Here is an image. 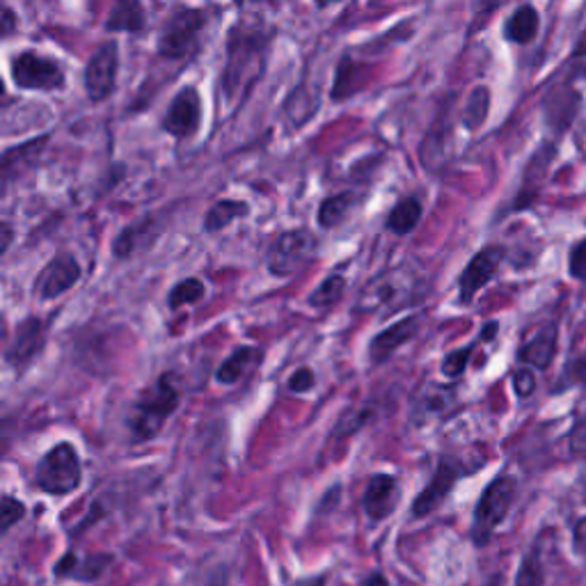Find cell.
I'll return each mask as SVG.
<instances>
[{
  "label": "cell",
  "mask_w": 586,
  "mask_h": 586,
  "mask_svg": "<svg viewBox=\"0 0 586 586\" xmlns=\"http://www.w3.org/2000/svg\"><path fill=\"white\" fill-rule=\"evenodd\" d=\"M117 72H119L117 44L106 42L87 60V67H85L87 97L97 104L108 99L115 92V85H117Z\"/></svg>",
  "instance_id": "7c38bea8"
},
{
  "label": "cell",
  "mask_w": 586,
  "mask_h": 586,
  "mask_svg": "<svg viewBox=\"0 0 586 586\" xmlns=\"http://www.w3.org/2000/svg\"><path fill=\"white\" fill-rule=\"evenodd\" d=\"M262 351L255 347H238L223 364L219 372H215V381L221 385H236L251 369L259 362Z\"/></svg>",
  "instance_id": "603a6c76"
},
{
  "label": "cell",
  "mask_w": 586,
  "mask_h": 586,
  "mask_svg": "<svg viewBox=\"0 0 586 586\" xmlns=\"http://www.w3.org/2000/svg\"><path fill=\"white\" fill-rule=\"evenodd\" d=\"M113 554H89V557H78L76 552H67L63 560L53 566V575L60 579H76V582H97L102 579L108 568L113 566Z\"/></svg>",
  "instance_id": "ac0fdd59"
},
{
  "label": "cell",
  "mask_w": 586,
  "mask_h": 586,
  "mask_svg": "<svg viewBox=\"0 0 586 586\" xmlns=\"http://www.w3.org/2000/svg\"><path fill=\"white\" fill-rule=\"evenodd\" d=\"M83 481V460L72 443L53 445L35 468V483L46 496L63 498Z\"/></svg>",
  "instance_id": "5b68a950"
},
{
  "label": "cell",
  "mask_w": 586,
  "mask_h": 586,
  "mask_svg": "<svg viewBox=\"0 0 586 586\" xmlns=\"http://www.w3.org/2000/svg\"><path fill=\"white\" fill-rule=\"evenodd\" d=\"M575 55H577V57L586 55V28H584V33L579 35V40H577V44H575Z\"/></svg>",
  "instance_id": "ee69618b"
},
{
  "label": "cell",
  "mask_w": 586,
  "mask_h": 586,
  "mask_svg": "<svg viewBox=\"0 0 586 586\" xmlns=\"http://www.w3.org/2000/svg\"><path fill=\"white\" fill-rule=\"evenodd\" d=\"M362 586H390V579L383 575V573H372V575H369L366 579H364V584Z\"/></svg>",
  "instance_id": "b9f144b4"
},
{
  "label": "cell",
  "mask_w": 586,
  "mask_h": 586,
  "mask_svg": "<svg viewBox=\"0 0 586 586\" xmlns=\"http://www.w3.org/2000/svg\"><path fill=\"white\" fill-rule=\"evenodd\" d=\"M317 106H319V102H317L315 92H310L305 85H300L289 95V99L285 104V110L291 117L294 125L300 127L317 113Z\"/></svg>",
  "instance_id": "f1b7e54d"
},
{
  "label": "cell",
  "mask_w": 586,
  "mask_h": 586,
  "mask_svg": "<svg viewBox=\"0 0 586 586\" xmlns=\"http://www.w3.org/2000/svg\"><path fill=\"white\" fill-rule=\"evenodd\" d=\"M268 42L270 38L262 28L236 25L232 30L227 42V67L223 74V92L227 99H236L262 76Z\"/></svg>",
  "instance_id": "6da1fadb"
},
{
  "label": "cell",
  "mask_w": 586,
  "mask_h": 586,
  "mask_svg": "<svg viewBox=\"0 0 586 586\" xmlns=\"http://www.w3.org/2000/svg\"><path fill=\"white\" fill-rule=\"evenodd\" d=\"M315 385H317V376H315L312 369H307V366L296 369L294 376L289 379V392H294V394L310 392Z\"/></svg>",
  "instance_id": "74e56055"
},
{
  "label": "cell",
  "mask_w": 586,
  "mask_h": 586,
  "mask_svg": "<svg viewBox=\"0 0 586 586\" xmlns=\"http://www.w3.org/2000/svg\"><path fill=\"white\" fill-rule=\"evenodd\" d=\"M475 349H477V342H472V344H468V347H460V349L447 353L445 360H443V364H440L443 376L456 381V379H460L462 374H466V372H468V364H470V360H472Z\"/></svg>",
  "instance_id": "d6a6232c"
},
{
  "label": "cell",
  "mask_w": 586,
  "mask_h": 586,
  "mask_svg": "<svg viewBox=\"0 0 586 586\" xmlns=\"http://www.w3.org/2000/svg\"><path fill=\"white\" fill-rule=\"evenodd\" d=\"M398 498H401V488L394 475L387 472L372 475L364 486L362 511L372 522H381L396 511Z\"/></svg>",
  "instance_id": "5bb4252c"
},
{
  "label": "cell",
  "mask_w": 586,
  "mask_h": 586,
  "mask_svg": "<svg viewBox=\"0 0 586 586\" xmlns=\"http://www.w3.org/2000/svg\"><path fill=\"white\" fill-rule=\"evenodd\" d=\"M46 330L49 326L40 317H25L14 332V339L10 342L6 351V362L17 369V372H23L30 364H33L44 347H46Z\"/></svg>",
  "instance_id": "4fadbf2b"
},
{
  "label": "cell",
  "mask_w": 586,
  "mask_h": 586,
  "mask_svg": "<svg viewBox=\"0 0 586 586\" xmlns=\"http://www.w3.org/2000/svg\"><path fill=\"white\" fill-rule=\"evenodd\" d=\"M575 385H586V349L566 364L560 390L575 387Z\"/></svg>",
  "instance_id": "8d00e7d4"
},
{
  "label": "cell",
  "mask_w": 586,
  "mask_h": 586,
  "mask_svg": "<svg viewBox=\"0 0 586 586\" xmlns=\"http://www.w3.org/2000/svg\"><path fill=\"white\" fill-rule=\"evenodd\" d=\"M417 291H419V283L413 273L404 268L381 273L358 296L355 312L358 315H381V312L401 310V307L411 305V300L417 298Z\"/></svg>",
  "instance_id": "277c9868"
},
{
  "label": "cell",
  "mask_w": 586,
  "mask_h": 586,
  "mask_svg": "<svg viewBox=\"0 0 586 586\" xmlns=\"http://www.w3.org/2000/svg\"><path fill=\"white\" fill-rule=\"evenodd\" d=\"M28 509L21 500L12 496H3V507H0V532L8 534L14 524H19L25 518Z\"/></svg>",
  "instance_id": "836d02e7"
},
{
  "label": "cell",
  "mask_w": 586,
  "mask_h": 586,
  "mask_svg": "<svg viewBox=\"0 0 586 586\" xmlns=\"http://www.w3.org/2000/svg\"><path fill=\"white\" fill-rule=\"evenodd\" d=\"M568 275L577 283H586V238H579L568 251Z\"/></svg>",
  "instance_id": "d590c367"
},
{
  "label": "cell",
  "mask_w": 586,
  "mask_h": 586,
  "mask_svg": "<svg viewBox=\"0 0 586 586\" xmlns=\"http://www.w3.org/2000/svg\"><path fill=\"white\" fill-rule=\"evenodd\" d=\"M10 243H12V227L8 223H3V243H0V253H8L10 248Z\"/></svg>",
  "instance_id": "7bdbcfd3"
},
{
  "label": "cell",
  "mask_w": 586,
  "mask_h": 586,
  "mask_svg": "<svg viewBox=\"0 0 586 586\" xmlns=\"http://www.w3.org/2000/svg\"><path fill=\"white\" fill-rule=\"evenodd\" d=\"M296 586H326V575H319V577H312V579L298 582Z\"/></svg>",
  "instance_id": "f6af8a7d"
},
{
  "label": "cell",
  "mask_w": 586,
  "mask_h": 586,
  "mask_svg": "<svg viewBox=\"0 0 586 586\" xmlns=\"http://www.w3.org/2000/svg\"><path fill=\"white\" fill-rule=\"evenodd\" d=\"M451 404H454V387L428 383L415 396L413 417L417 424H426V422H430V417H438V415L447 413Z\"/></svg>",
  "instance_id": "ffe728a7"
},
{
  "label": "cell",
  "mask_w": 586,
  "mask_h": 586,
  "mask_svg": "<svg viewBox=\"0 0 586 586\" xmlns=\"http://www.w3.org/2000/svg\"><path fill=\"white\" fill-rule=\"evenodd\" d=\"M541 28V17L536 8L520 6L504 23V38L513 44H530L536 40Z\"/></svg>",
  "instance_id": "7402d4cb"
},
{
  "label": "cell",
  "mask_w": 586,
  "mask_h": 586,
  "mask_svg": "<svg viewBox=\"0 0 586 586\" xmlns=\"http://www.w3.org/2000/svg\"><path fill=\"white\" fill-rule=\"evenodd\" d=\"M161 234V225L153 221V219H142L129 227H125L119 232V236L113 243V255L117 259H129L134 255H138L140 251L149 248V245L157 241V236Z\"/></svg>",
  "instance_id": "d6986e66"
},
{
  "label": "cell",
  "mask_w": 586,
  "mask_h": 586,
  "mask_svg": "<svg viewBox=\"0 0 586 586\" xmlns=\"http://www.w3.org/2000/svg\"><path fill=\"white\" fill-rule=\"evenodd\" d=\"M181 404L179 383L172 372H166L159 376V381L151 387H147L136 404L129 411L127 428L131 443H149L157 438L168 419L174 415V411Z\"/></svg>",
  "instance_id": "7a4b0ae2"
},
{
  "label": "cell",
  "mask_w": 586,
  "mask_h": 586,
  "mask_svg": "<svg viewBox=\"0 0 586 586\" xmlns=\"http://www.w3.org/2000/svg\"><path fill=\"white\" fill-rule=\"evenodd\" d=\"M204 23H206V17L200 10L183 8V10L174 12L161 30L159 53L168 60L187 57L195 49Z\"/></svg>",
  "instance_id": "ba28073f"
},
{
  "label": "cell",
  "mask_w": 586,
  "mask_h": 586,
  "mask_svg": "<svg viewBox=\"0 0 586 586\" xmlns=\"http://www.w3.org/2000/svg\"><path fill=\"white\" fill-rule=\"evenodd\" d=\"M10 74L19 89L55 92L65 85L63 67L38 51L17 53L10 63Z\"/></svg>",
  "instance_id": "52a82bcc"
},
{
  "label": "cell",
  "mask_w": 586,
  "mask_h": 586,
  "mask_svg": "<svg viewBox=\"0 0 586 586\" xmlns=\"http://www.w3.org/2000/svg\"><path fill=\"white\" fill-rule=\"evenodd\" d=\"M460 477H462L460 460L454 456H443L438 460V468H436L434 477L428 479L426 488L415 498V502L411 507V515L413 518H428L430 513L438 511L445 504V500L451 496V490Z\"/></svg>",
  "instance_id": "30bf717a"
},
{
  "label": "cell",
  "mask_w": 586,
  "mask_h": 586,
  "mask_svg": "<svg viewBox=\"0 0 586 586\" xmlns=\"http://www.w3.org/2000/svg\"><path fill=\"white\" fill-rule=\"evenodd\" d=\"M490 113V89L486 85H479L472 89V95L466 104V113H462V127L468 131H479Z\"/></svg>",
  "instance_id": "4316f807"
},
{
  "label": "cell",
  "mask_w": 586,
  "mask_h": 586,
  "mask_svg": "<svg viewBox=\"0 0 586 586\" xmlns=\"http://www.w3.org/2000/svg\"><path fill=\"white\" fill-rule=\"evenodd\" d=\"M515 586H545V568H543L541 554L536 547H532L520 560V566L515 573Z\"/></svg>",
  "instance_id": "4dcf8cb0"
},
{
  "label": "cell",
  "mask_w": 586,
  "mask_h": 586,
  "mask_svg": "<svg viewBox=\"0 0 586 586\" xmlns=\"http://www.w3.org/2000/svg\"><path fill=\"white\" fill-rule=\"evenodd\" d=\"M360 78V67L353 63V60L344 57L342 65H339L337 74H334V85H332V99L334 102H344L347 97L355 95L358 89V81Z\"/></svg>",
  "instance_id": "1f68e13d"
},
{
  "label": "cell",
  "mask_w": 586,
  "mask_h": 586,
  "mask_svg": "<svg viewBox=\"0 0 586 586\" xmlns=\"http://www.w3.org/2000/svg\"><path fill=\"white\" fill-rule=\"evenodd\" d=\"M206 287L198 277H187V280L177 283L170 294H168V305L170 310H179V307H187V305H195L204 298Z\"/></svg>",
  "instance_id": "f546056e"
},
{
  "label": "cell",
  "mask_w": 586,
  "mask_h": 586,
  "mask_svg": "<svg viewBox=\"0 0 586 586\" xmlns=\"http://www.w3.org/2000/svg\"><path fill=\"white\" fill-rule=\"evenodd\" d=\"M106 28L110 33H140L145 28L142 0H113Z\"/></svg>",
  "instance_id": "44dd1931"
},
{
  "label": "cell",
  "mask_w": 586,
  "mask_h": 586,
  "mask_svg": "<svg viewBox=\"0 0 586 586\" xmlns=\"http://www.w3.org/2000/svg\"><path fill=\"white\" fill-rule=\"evenodd\" d=\"M422 328V317L419 315H408L404 319L394 321L392 326L383 328L381 332L374 334L372 342H369V360H372V364H383L387 362L401 347L413 342L415 334L419 332Z\"/></svg>",
  "instance_id": "9a60e30c"
},
{
  "label": "cell",
  "mask_w": 586,
  "mask_h": 586,
  "mask_svg": "<svg viewBox=\"0 0 586 586\" xmlns=\"http://www.w3.org/2000/svg\"><path fill=\"white\" fill-rule=\"evenodd\" d=\"M573 545H575V552H586V515L575 522Z\"/></svg>",
  "instance_id": "f35d334b"
},
{
  "label": "cell",
  "mask_w": 586,
  "mask_h": 586,
  "mask_svg": "<svg viewBox=\"0 0 586 586\" xmlns=\"http://www.w3.org/2000/svg\"><path fill=\"white\" fill-rule=\"evenodd\" d=\"M347 291V277L344 275H328L326 280L310 294L307 298V305L315 307V310H326V307H332L334 302H339L344 298Z\"/></svg>",
  "instance_id": "83f0119b"
},
{
  "label": "cell",
  "mask_w": 586,
  "mask_h": 586,
  "mask_svg": "<svg viewBox=\"0 0 586 586\" xmlns=\"http://www.w3.org/2000/svg\"><path fill=\"white\" fill-rule=\"evenodd\" d=\"M518 488H520L518 479L509 472L498 475L483 488L481 498L475 507L472 530H470L472 543L477 547H486L492 541V536H496V532L502 528L515 504Z\"/></svg>",
  "instance_id": "3957f363"
},
{
  "label": "cell",
  "mask_w": 586,
  "mask_h": 586,
  "mask_svg": "<svg viewBox=\"0 0 586 586\" xmlns=\"http://www.w3.org/2000/svg\"><path fill=\"white\" fill-rule=\"evenodd\" d=\"M422 213H424V209H422V202L417 198L398 200L387 215V230L396 236H406L419 225Z\"/></svg>",
  "instance_id": "d4e9b609"
},
{
  "label": "cell",
  "mask_w": 586,
  "mask_h": 586,
  "mask_svg": "<svg viewBox=\"0 0 586 586\" xmlns=\"http://www.w3.org/2000/svg\"><path fill=\"white\" fill-rule=\"evenodd\" d=\"M504 257H507V251L502 248V245H486V248H481L468 262V266L462 268L458 277L460 305H470L492 283V277L498 275Z\"/></svg>",
  "instance_id": "9c48e42d"
},
{
  "label": "cell",
  "mask_w": 586,
  "mask_h": 586,
  "mask_svg": "<svg viewBox=\"0 0 586 586\" xmlns=\"http://www.w3.org/2000/svg\"><path fill=\"white\" fill-rule=\"evenodd\" d=\"M14 28H17V17L10 8L3 10V30H0V33H3V38H10L14 33Z\"/></svg>",
  "instance_id": "ab89813d"
},
{
  "label": "cell",
  "mask_w": 586,
  "mask_h": 586,
  "mask_svg": "<svg viewBox=\"0 0 586 586\" xmlns=\"http://www.w3.org/2000/svg\"><path fill=\"white\" fill-rule=\"evenodd\" d=\"M248 213H251V206H248V202H243V200H221V202H215L204 215V232H209V234L223 232L234 221L245 219Z\"/></svg>",
  "instance_id": "cb8c5ba5"
},
{
  "label": "cell",
  "mask_w": 586,
  "mask_h": 586,
  "mask_svg": "<svg viewBox=\"0 0 586 586\" xmlns=\"http://www.w3.org/2000/svg\"><path fill=\"white\" fill-rule=\"evenodd\" d=\"M511 385H513V392L518 394V398H530L536 392V387H539L536 369L522 364L520 369H515V372H513Z\"/></svg>",
  "instance_id": "e575fe53"
},
{
  "label": "cell",
  "mask_w": 586,
  "mask_h": 586,
  "mask_svg": "<svg viewBox=\"0 0 586 586\" xmlns=\"http://www.w3.org/2000/svg\"><path fill=\"white\" fill-rule=\"evenodd\" d=\"M355 204H358V198L353 193H337V195L326 198L319 206V225L323 230L339 227L349 219Z\"/></svg>",
  "instance_id": "484cf974"
},
{
  "label": "cell",
  "mask_w": 586,
  "mask_h": 586,
  "mask_svg": "<svg viewBox=\"0 0 586 586\" xmlns=\"http://www.w3.org/2000/svg\"><path fill=\"white\" fill-rule=\"evenodd\" d=\"M83 277V268L72 253L55 255L35 277V296L40 300H55L72 291Z\"/></svg>",
  "instance_id": "8fae6325"
},
{
  "label": "cell",
  "mask_w": 586,
  "mask_h": 586,
  "mask_svg": "<svg viewBox=\"0 0 586 586\" xmlns=\"http://www.w3.org/2000/svg\"><path fill=\"white\" fill-rule=\"evenodd\" d=\"M498 330H500V323H498V321H490L488 326H483L479 339H481V342H490V339L498 334Z\"/></svg>",
  "instance_id": "60d3db41"
},
{
  "label": "cell",
  "mask_w": 586,
  "mask_h": 586,
  "mask_svg": "<svg viewBox=\"0 0 586 586\" xmlns=\"http://www.w3.org/2000/svg\"><path fill=\"white\" fill-rule=\"evenodd\" d=\"M317 236L310 230H289L270 245L266 266L275 277H291L302 270L317 255Z\"/></svg>",
  "instance_id": "8992f818"
},
{
  "label": "cell",
  "mask_w": 586,
  "mask_h": 586,
  "mask_svg": "<svg viewBox=\"0 0 586 586\" xmlns=\"http://www.w3.org/2000/svg\"><path fill=\"white\" fill-rule=\"evenodd\" d=\"M315 3H317V8H328V6H332V3H337V0H315Z\"/></svg>",
  "instance_id": "bcb514c9"
},
{
  "label": "cell",
  "mask_w": 586,
  "mask_h": 586,
  "mask_svg": "<svg viewBox=\"0 0 586 586\" xmlns=\"http://www.w3.org/2000/svg\"><path fill=\"white\" fill-rule=\"evenodd\" d=\"M560 351V323L541 326L528 342L518 349V362L524 366H532L536 372H547L554 358Z\"/></svg>",
  "instance_id": "e0dca14e"
},
{
  "label": "cell",
  "mask_w": 586,
  "mask_h": 586,
  "mask_svg": "<svg viewBox=\"0 0 586 586\" xmlns=\"http://www.w3.org/2000/svg\"><path fill=\"white\" fill-rule=\"evenodd\" d=\"M202 119V102L195 87H183L172 99L168 115L163 119V129L174 138L193 136L200 129Z\"/></svg>",
  "instance_id": "2e32d148"
}]
</instances>
